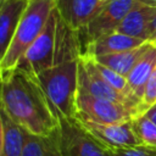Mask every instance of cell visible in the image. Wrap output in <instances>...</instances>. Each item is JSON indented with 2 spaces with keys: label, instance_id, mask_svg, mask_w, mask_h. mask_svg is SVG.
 Returning a JSON list of instances; mask_svg holds the SVG:
<instances>
[{
  "label": "cell",
  "instance_id": "cell-1",
  "mask_svg": "<svg viewBox=\"0 0 156 156\" xmlns=\"http://www.w3.org/2000/svg\"><path fill=\"white\" fill-rule=\"evenodd\" d=\"M0 108L21 128L48 136L58 127L38 79L21 68L0 73Z\"/></svg>",
  "mask_w": 156,
  "mask_h": 156
},
{
  "label": "cell",
  "instance_id": "cell-2",
  "mask_svg": "<svg viewBox=\"0 0 156 156\" xmlns=\"http://www.w3.org/2000/svg\"><path fill=\"white\" fill-rule=\"evenodd\" d=\"M83 54L80 33L72 29L54 9L45 28L27 50L16 68L38 74L51 67L78 60Z\"/></svg>",
  "mask_w": 156,
  "mask_h": 156
},
{
  "label": "cell",
  "instance_id": "cell-3",
  "mask_svg": "<svg viewBox=\"0 0 156 156\" xmlns=\"http://www.w3.org/2000/svg\"><path fill=\"white\" fill-rule=\"evenodd\" d=\"M78 62L79 58L41 71L34 76L58 121L74 119L77 116Z\"/></svg>",
  "mask_w": 156,
  "mask_h": 156
},
{
  "label": "cell",
  "instance_id": "cell-4",
  "mask_svg": "<svg viewBox=\"0 0 156 156\" xmlns=\"http://www.w3.org/2000/svg\"><path fill=\"white\" fill-rule=\"evenodd\" d=\"M54 9V0L28 1L12 38V41L0 62V73L12 71L18 66L27 50L45 28Z\"/></svg>",
  "mask_w": 156,
  "mask_h": 156
},
{
  "label": "cell",
  "instance_id": "cell-5",
  "mask_svg": "<svg viewBox=\"0 0 156 156\" xmlns=\"http://www.w3.org/2000/svg\"><path fill=\"white\" fill-rule=\"evenodd\" d=\"M77 116L99 123H122L129 122L141 112L139 108L129 107L106 99H99L88 94L77 95Z\"/></svg>",
  "mask_w": 156,
  "mask_h": 156
},
{
  "label": "cell",
  "instance_id": "cell-6",
  "mask_svg": "<svg viewBox=\"0 0 156 156\" xmlns=\"http://www.w3.org/2000/svg\"><path fill=\"white\" fill-rule=\"evenodd\" d=\"M139 2L155 5L151 0H108L105 2L99 13L88 23V26L80 30V38L83 46L105 34L116 32L129 11Z\"/></svg>",
  "mask_w": 156,
  "mask_h": 156
},
{
  "label": "cell",
  "instance_id": "cell-7",
  "mask_svg": "<svg viewBox=\"0 0 156 156\" xmlns=\"http://www.w3.org/2000/svg\"><path fill=\"white\" fill-rule=\"evenodd\" d=\"M83 129L104 149H121L141 145L132 122L122 123H99L83 117H76Z\"/></svg>",
  "mask_w": 156,
  "mask_h": 156
},
{
  "label": "cell",
  "instance_id": "cell-8",
  "mask_svg": "<svg viewBox=\"0 0 156 156\" xmlns=\"http://www.w3.org/2000/svg\"><path fill=\"white\" fill-rule=\"evenodd\" d=\"M78 93L88 94L99 99L111 100L129 107L139 108L140 111L141 104L126 96L124 94L117 91L111 85H108L94 68L91 58L83 54L79 57L78 62Z\"/></svg>",
  "mask_w": 156,
  "mask_h": 156
},
{
  "label": "cell",
  "instance_id": "cell-9",
  "mask_svg": "<svg viewBox=\"0 0 156 156\" xmlns=\"http://www.w3.org/2000/svg\"><path fill=\"white\" fill-rule=\"evenodd\" d=\"M57 139L62 156H108L76 118L58 121Z\"/></svg>",
  "mask_w": 156,
  "mask_h": 156
},
{
  "label": "cell",
  "instance_id": "cell-10",
  "mask_svg": "<svg viewBox=\"0 0 156 156\" xmlns=\"http://www.w3.org/2000/svg\"><path fill=\"white\" fill-rule=\"evenodd\" d=\"M54 2L65 23L77 32L83 30L105 5L100 0H54Z\"/></svg>",
  "mask_w": 156,
  "mask_h": 156
},
{
  "label": "cell",
  "instance_id": "cell-11",
  "mask_svg": "<svg viewBox=\"0 0 156 156\" xmlns=\"http://www.w3.org/2000/svg\"><path fill=\"white\" fill-rule=\"evenodd\" d=\"M156 28V5L139 2L118 26L116 32L149 41Z\"/></svg>",
  "mask_w": 156,
  "mask_h": 156
},
{
  "label": "cell",
  "instance_id": "cell-12",
  "mask_svg": "<svg viewBox=\"0 0 156 156\" xmlns=\"http://www.w3.org/2000/svg\"><path fill=\"white\" fill-rule=\"evenodd\" d=\"M144 40L129 37L127 34L119 33V32H112L108 34H105L83 46V55L98 57L102 55L108 54H116L122 52L126 50H130L134 48H138L143 45Z\"/></svg>",
  "mask_w": 156,
  "mask_h": 156
},
{
  "label": "cell",
  "instance_id": "cell-13",
  "mask_svg": "<svg viewBox=\"0 0 156 156\" xmlns=\"http://www.w3.org/2000/svg\"><path fill=\"white\" fill-rule=\"evenodd\" d=\"M27 4L26 0H6L0 7V62L12 41Z\"/></svg>",
  "mask_w": 156,
  "mask_h": 156
},
{
  "label": "cell",
  "instance_id": "cell-14",
  "mask_svg": "<svg viewBox=\"0 0 156 156\" xmlns=\"http://www.w3.org/2000/svg\"><path fill=\"white\" fill-rule=\"evenodd\" d=\"M156 69V45L150 43L146 52L139 58V61L134 65L129 74L127 76V80L133 95L141 101L145 85Z\"/></svg>",
  "mask_w": 156,
  "mask_h": 156
},
{
  "label": "cell",
  "instance_id": "cell-15",
  "mask_svg": "<svg viewBox=\"0 0 156 156\" xmlns=\"http://www.w3.org/2000/svg\"><path fill=\"white\" fill-rule=\"evenodd\" d=\"M149 46H150V41H146L143 45L130 49V50H126V51L116 52V54L102 55V56H98V57H93V58H95L99 63L113 69L115 72H117L127 78V76L129 74V72L132 71L134 65L146 52Z\"/></svg>",
  "mask_w": 156,
  "mask_h": 156
},
{
  "label": "cell",
  "instance_id": "cell-16",
  "mask_svg": "<svg viewBox=\"0 0 156 156\" xmlns=\"http://www.w3.org/2000/svg\"><path fill=\"white\" fill-rule=\"evenodd\" d=\"M22 156H62L57 139V129L48 136H37L26 132Z\"/></svg>",
  "mask_w": 156,
  "mask_h": 156
},
{
  "label": "cell",
  "instance_id": "cell-17",
  "mask_svg": "<svg viewBox=\"0 0 156 156\" xmlns=\"http://www.w3.org/2000/svg\"><path fill=\"white\" fill-rule=\"evenodd\" d=\"M0 113L4 121V144L1 156H22L26 130L16 124L1 108Z\"/></svg>",
  "mask_w": 156,
  "mask_h": 156
},
{
  "label": "cell",
  "instance_id": "cell-18",
  "mask_svg": "<svg viewBox=\"0 0 156 156\" xmlns=\"http://www.w3.org/2000/svg\"><path fill=\"white\" fill-rule=\"evenodd\" d=\"M89 57L91 58L93 65H94V68L96 69V72L100 74V77H101L108 85H111V87H112L113 89H116L117 91L124 94L126 96H128V98H130V99H133V100H135V101H138V102L141 104V101H140L139 99H136V98L133 95V93H132V90H130V88H129L128 80H127V78H126L124 76H122V74L115 72L113 69H111V68H108V67H106V66L99 63V62H98L95 58H93L91 56H89Z\"/></svg>",
  "mask_w": 156,
  "mask_h": 156
},
{
  "label": "cell",
  "instance_id": "cell-19",
  "mask_svg": "<svg viewBox=\"0 0 156 156\" xmlns=\"http://www.w3.org/2000/svg\"><path fill=\"white\" fill-rule=\"evenodd\" d=\"M130 122L141 145L156 150V124L144 113L135 116Z\"/></svg>",
  "mask_w": 156,
  "mask_h": 156
},
{
  "label": "cell",
  "instance_id": "cell-20",
  "mask_svg": "<svg viewBox=\"0 0 156 156\" xmlns=\"http://www.w3.org/2000/svg\"><path fill=\"white\" fill-rule=\"evenodd\" d=\"M106 151L108 156H156L155 149H151L144 145L132 146V147H121V149H108Z\"/></svg>",
  "mask_w": 156,
  "mask_h": 156
},
{
  "label": "cell",
  "instance_id": "cell-21",
  "mask_svg": "<svg viewBox=\"0 0 156 156\" xmlns=\"http://www.w3.org/2000/svg\"><path fill=\"white\" fill-rule=\"evenodd\" d=\"M154 105H156V69L154 71V73L151 74V77L149 78L145 85L144 94L141 98V106H140L141 113H144Z\"/></svg>",
  "mask_w": 156,
  "mask_h": 156
},
{
  "label": "cell",
  "instance_id": "cell-22",
  "mask_svg": "<svg viewBox=\"0 0 156 156\" xmlns=\"http://www.w3.org/2000/svg\"><path fill=\"white\" fill-rule=\"evenodd\" d=\"M144 115H145L146 117H149V118L156 124V105H154L152 107H150L149 110H146V111L144 112Z\"/></svg>",
  "mask_w": 156,
  "mask_h": 156
},
{
  "label": "cell",
  "instance_id": "cell-23",
  "mask_svg": "<svg viewBox=\"0 0 156 156\" xmlns=\"http://www.w3.org/2000/svg\"><path fill=\"white\" fill-rule=\"evenodd\" d=\"M2 144H4V121L0 113V156L2 154Z\"/></svg>",
  "mask_w": 156,
  "mask_h": 156
},
{
  "label": "cell",
  "instance_id": "cell-24",
  "mask_svg": "<svg viewBox=\"0 0 156 156\" xmlns=\"http://www.w3.org/2000/svg\"><path fill=\"white\" fill-rule=\"evenodd\" d=\"M149 41H150L151 44L156 45V28H155V30H154V33H152V35H151V38H150Z\"/></svg>",
  "mask_w": 156,
  "mask_h": 156
},
{
  "label": "cell",
  "instance_id": "cell-25",
  "mask_svg": "<svg viewBox=\"0 0 156 156\" xmlns=\"http://www.w3.org/2000/svg\"><path fill=\"white\" fill-rule=\"evenodd\" d=\"M5 1H6V0H0V7H1V6H2V4H4V2H5Z\"/></svg>",
  "mask_w": 156,
  "mask_h": 156
},
{
  "label": "cell",
  "instance_id": "cell-26",
  "mask_svg": "<svg viewBox=\"0 0 156 156\" xmlns=\"http://www.w3.org/2000/svg\"><path fill=\"white\" fill-rule=\"evenodd\" d=\"M101 2H106V1H108V0H100Z\"/></svg>",
  "mask_w": 156,
  "mask_h": 156
},
{
  "label": "cell",
  "instance_id": "cell-27",
  "mask_svg": "<svg viewBox=\"0 0 156 156\" xmlns=\"http://www.w3.org/2000/svg\"><path fill=\"white\" fill-rule=\"evenodd\" d=\"M151 1H152V2H154V4L156 5V0H151Z\"/></svg>",
  "mask_w": 156,
  "mask_h": 156
},
{
  "label": "cell",
  "instance_id": "cell-28",
  "mask_svg": "<svg viewBox=\"0 0 156 156\" xmlns=\"http://www.w3.org/2000/svg\"><path fill=\"white\" fill-rule=\"evenodd\" d=\"M26 1H29V0H26Z\"/></svg>",
  "mask_w": 156,
  "mask_h": 156
}]
</instances>
